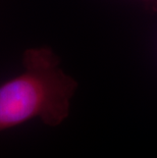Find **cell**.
<instances>
[{"label": "cell", "instance_id": "obj_1", "mask_svg": "<svg viewBox=\"0 0 157 158\" xmlns=\"http://www.w3.org/2000/svg\"><path fill=\"white\" fill-rule=\"evenodd\" d=\"M23 62V73L0 85V132L33 118L59 126L68 116L76 81L47 47L27 49Z\"/></svg>", "mask_w": 157, "mask_h": 158}, {"label": "cell", "instance_id": "obj_2", "mask_svg": "<svg viewBox=\"0 0 157 158\" xmlns=\"http://www.w3.org/2000/svg\"><path fill=\"white\" fill-rule=\"evenodd\" d=\"M143 2H145L149 7L153 8L154 10H157V0H142Z\"/></svg>", "mask_w": 157, "mask_h": 158}]
</instances>
